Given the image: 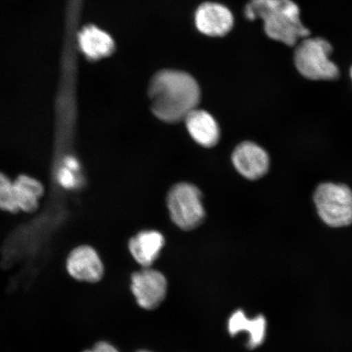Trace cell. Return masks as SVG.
Returning a JSON list of instances; mask_svg holds the SVG:
<instances>
[{
    "label": "cell",
    "instance_id": "9a60e30c",
    "mask_svg": "<svg viewBox=\"0 0 352 352\" xmlns=\"http://www.w3.org/2000/svg\"><path fill=\"white\" fill-rule=\"evenodd\" d=\"M0 209L14 213L19 210L17 206L13 182L8 176L0 173Z\"/></svg>",
    "mask_w": 352,
    "mask_h": 352
},
{
    "label": "cell",
    "instance_id": "7a4b0ae2",
    "mask_svg": "<svg viewBox=\"0 0 352 352\" xmlns=\"http://www.w3.org/2000/svg\"><path fill=\"white\" fill-rule=\"evenodd\" d=\"M249 20H263L268 37L289 47L309 37L300 19V10L293 0H250L245 8Z\"/></svg>",
    "mask_w": 352,
    "mask_h": 352
},
{
    "label": "cell",
    "instance_id": "52a82bcc",
    "mask_svg": "<svg viewBox=\"0 0 352 352\" xmlns=\"http://www.w3.org/2000/svg\"><path fill=\"white\" fill-rule=\"evenodd\" d=\"M131 287L139 306L144 309L153 310L164 302L167 281L160 272L148 267L132 275Z\"/></svg>",
    "mask_w": 352,
    "mask_h": 352
},
{
    "label": "cell",
    "instance_id": "ba28073f",
    "mask_svg": "<svg viewBox=\"0 0 352 352\" xmlns=\"http://www.w3.org/2000/svg\"><path fill=\"white\" fill-rule=\"evenodd\" d=\"M232 162L240 175L250 180L263 177L270 166V157L265 149L252 142L237 145L232 152Z\"/></svg>",
    "mask_w": 352,
    "mask_h": 352
},
{
    "label": "cell",
    "instance_id": "3957f363",
    "mask_svg": "<svg viewBox=\"0 0 352 352\" xmlns=\"http://www.w3.org/2000/svg\"><path fill=\"white\" fill-rule=\"evenodd\" d=\"M332 51V45L327 39L302 38L296 45L294 65L298 73L310 80H334L340 76V69L329 58Z\"/></svg>",
    "mask_w": 352,
    "mask_h": 352
},
{
    "label": "cell",
    "instance_id": "8fae6325",
    "mask_svg": "<svg viewBox=\"0 0 352 352\" xmlns=\"http://www.w3.org/2000/svg\"><path fill=\"white\" fill-rule=\"evenodd\" d=\"M165 239L161 232L155 230L140 232L129 241V250L140 265L148 268L156 261L164 248Z\"/></svg>",
    "mask_w": 352,
    "mask_h": 352
},
{
    "label": "cell",
    "instance_id": "e0dca14e",
    "mask_svg": "<svg viewBox=\"0 0 352 352\" xmlns=\"http://www.w3.org/2000/svg\"><path fill=\"white\" fill-rule=\"evenodd\" d=\"M92 351L94 352H120L110 343L104 341L96 342L92 347Z\"/></svg>",
    "mask_w": 352,
    "mask_h": 352
},
{
    "label": "cell",
    "instance_id": "4fadbf2b",
    "mask_svg": "<svg viewBox=\"0 0 352 352\" xmlns=\"http://www.w3.org/2000/svg\"><path fill=\"white\" fill-rule=\"evenodd\" d=\"M79 46L88 59L99 60L112 54L114 43L110 35L96 26L83 28L78 36Z\"/></svg>",
    "mask_w": 352,
    "mask_h": 352
},
{
    "label": "cell",
    "instance_id": "5bb4252c",
    "mask_svg": "<svg viewBox=\"0 0 352 352\" xmlns=\"http://www.w3.org/2000/svg\"><path fill=\"white\" fill-rule=\"evenodd\" d=\"M15 197L19 210L32 213L38 208L44 192L43 184L30 176L21 175L13 182Z\"/></svg>",
    "mask_w": 352,
    "mask_h": 352
},
{
    "label": "cell",
    "instance_id": "ffe728a7",
    "mask_svg": "<svg viewBox=\"0 0 352 352\" xmlns=\"http://www.w3.org/2000/svg\"><path fill=\"white\" fill-rule=\"evenodd\" d=\"M350 74H351V80H352V66H351V68Z\"/></svg>",
    "mask_w": 352,
    "mask_h": 352
},
{
    "label": "cell",
    "instance_id": "6da1fadb",
    "mask_svg": "<svg viewBox=\"0 0 352 352\" xmlns=\"http://www.w3.org/2000/svg\"><path fill=\"white\" fill-rule=\"evenodd\" d=\"M148 96L152 112L158 120L177 123L197 109L201 91L195 79L188 74L167 69L153 76Z\"/></svg>",
    "mask_w": 352,
    "mask_h": 352
},
{
    "label": "cell",
    "instance_id": "d6986e66",
    "mask_svg": "<svg viewBox=\"0 0 352 352\" xmlns=\"http://www.w3.org/2000/svg\"><path fill=\"white\" fill-rule=\"evenodd\" d=\"M82 352H94V351H92V349H86L85 351H82Z\"/></svg>",
    "mask_w": 352,
    "mask_h": 352
},
{
    "label": "cell",
    "instance_id": "ac0fdd59",
    "mask_svg": "<svg viewBox=\"0 0 352 352\" xmlns=\"http://www.w3.org/2000/svg\"><path fill=\"white\" fill-rule=\"evenodd\" d=\"M65 162L66 168L73 171H76L79 169V164L76 157H67L65 158Z\"/></svg>",
    "mask_w": 352,
    "mask_h": 352
},
{
    "label": "cell",
    "instance_id": "5b68a950",
    "mask_svg": "<svg viewBox=\"0 0 352 352\" xmlns=\"http://www.w3.org/2000/svg\"><path fill=\"white\" fill-rule=\"evenodd\" d=\"M199 188L192 184H175L167 195L166 204L171 220L183 230H192L204 221L206 212Z\"/></svg>",
    "mask_w": 352,
    "mask_h": 352
},
{
    "label": "cell",
    "instance_id": "30bf717a",
    "mask_svg": "<svg viewBox=\"0 0 352 352\" xmlns=\"http://www.w3.org/2000/svg\"><path fill=\"white\" fill-rule=\"evenodd\" d=\"M187 130L195 142L206 148L215 146L220 138V129L217 120L208 112L195 109L184 120Z\"/></svg>",
    "mask_w": 352,
    "mask_h": 352
},
{
    "label": "cell",
    "instance_id": "7c38bea8",
    "mask_svg": "<svg viewBox=\"0 0 352 352\" xmlns=\"http://www.w3.org/2000/svg\"><path fill=\"white\" fill-rule=\"evenodd\" d=\"M228 332L235 337L236 334L246 332L249 334L248 346L249 349H255L261 346L266 338L267 320L263 315L250 319L246 318L245 312L237 310L228 320Z\"/></svg>",
    "mask_w": 352,
    "mask_h": 352
},
{
    "label": "cell",
    "instance_id": "8992f818",
    "mask_svg": "<svg viewBox=\"0 0 352 352\" xmlns=\"http://www.w3.org/2000/svg\"><path fill=\"white\" fill-rule=\"evenodd\" d=\"M65 270L72 279L95 284L102 280L104 267L96 250L90 245H79L70 252L65 261Z\"/></svg>",
    "mask_w": 352,
    "mask_h": 352
},
{
    "label": "cell",
    "instance_id": "44dd1931",
    "mask_svg": "<svg viewBox=\"0 0 352 352\" xmlns=\"http://www.w3.org/2000/svg\"><path fill=\"white\" fill-rule=\"evenodd\" d=\"M138 352H151V351H139Z\"/></svg>",
    "mask_w": 352,
    "mask_h": 352
},
{
    "label": "cell",
    "instance_id": "2e32d148",
    "mask_svg": "<svg viewBox=\"0 0 352 352\" xmlns=\"http://www.w3.org/2000/svg\"><path fill=\"white\" fill-rule=\"evenodd\" d=\"M58 180L61 186L68 189L73 188L77 183L74 171L66 168L65 166L59 170Z\"/></svg>",
    "mask_w": 352,
    "mask_h": 352
},
{
    "label": "cell",
    "instance_id": "9c48e42d",
    "mask_svg": "<svg viewBox=\"0 0 352 352\" xmlns=\"http://www.w3.org/2000/svg\"><path fill=\"white\" fill-rule=\"evenodd\" d=\"M195 23L202 34L212 37L223 36L232 28L233 16L226 6L217 3H206L198 8Z\"/></svg>",
    "mask_w": 352,
    "mask_h": 352
},
{
    "label": "cell",
    "instance_id": "277c9868",
    "mask_svg": "<svg viewBox=\"0 0 352 352\" xmlns=\"http://www.w3.org/2000/svg\"><path fill=\"white\" fill-rule=\"evenodd\" d=\"M314 200L320 219L329 227L344 228L352 223V189L346 184H320Z\"/></svg>",
    "mask_w": 352,
    "mask_h": 352
}]
</instances>
